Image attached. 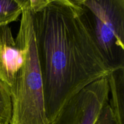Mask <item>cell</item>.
Wrapping results in <instances>:
<instances>
[{"label": "cell", "instance_id": "9", "mask_svg": "<svg viewBox=\"0 0 124 124\" xmlns=\"http://www.w3.org/2000/svg\"><path fill=\"white\" fill-rule=\"evenodd\" d=\"M94 124H119L113 114L108 103L103 108Z\"/></svg>", "mask_w": 124, "mask_h": 124}, {"label": "cell", "instance_id": "10", "mask_svg": "<svg viewBox=\"0 0 124 124\" xmlns=\"http://www.w3.org/2000/svg\"></svg>", "mask_w": 124, "mask_h": 124}, {"label": "cell", "instance_id": "2", "mask_svg": "<svg viewBox=\"0 0 124 124\" xmlns=\"http://www.w3.org/2000/svg\"><path fill=\"white\" fill-rule=\"evenodd\" d=\"M19 31L15 39L24 61L10 88L12 116L9 124H49L45 111L43 82L36 51L30 0H24Z\"/></svg>", "mask_w": 124, "mask_h": 124}, {"label": "cell", "instance_id": "6", "mask_svg": "<svg viewBox=\"0 0 124 124\" xmlns=\"http://www.w3.org/2000/svg\"><path fill=\"white\" fill-rule=\"evenodd\" d=\"M108 104L119 124H124V67L113 70L108 76Z\"/></svg>", "mask_w": 124, "mask_h": 124}, {"label": "cell", "instance_id": "3", "mask_svg": "<svg viewBox=\"0 0 124 124\" xmlns=\"http://www.w3.org/2000/svg\"><path fill=\"white\" fill-rule=\"evenodd\" d=\"M98 48L113 71L124 67V0H81Z\"/></svg>", "mask_w": 124, "mask_h": 124}, {"label": "cell", "instance_id": "5", "mask_svg": "<svg viewBox=\"0 0 124 124\" xmlns=\"http://www.w3.org/2000/svg\"><path fill=\"white\" fill-rule=\"evenodd\" d=\"M23 61V52L13 37L9 25L0 27V79L10 88Z\"/></svg>", "mask_w": 124, "mask_h": 124}, {"label": "cell", "instance_id": "8", "mask_svg": "<svg viewBox=\"0 0 124 124\" xmlns=\"http://www.w3.org/2000/svg\"><path fill=\"white\" fill-rule=\"evenodd\" d=\"M12 116L10 88L0 79V124H9Z\"/></svg>", "mask_w": 124, "mask_h": 124}, {"label": "cell", "instance_id": "1", "mask_svg": "<svg viewBox=\"0 0 124 124\" xmlns=\"http://www.w3.org/2000/svg\"><path fill=\"white\" fill-rule=\"evenodd\" d=\"M30 4L45 111L52 124L74 95L113 70L92 36L81 0H30Z\"/></svg>", "mask_w": 124, "mask_h": 124}, {"label": "cell", "instance_id": "4", "mask_svg": "<svg viewBox=\"0 0 124 124\" xmlns=\"http://www.w3.org/2000/svg\"><path fill=\"white\" fill-rule=\"evenodd\" d=\"M109 97L107 77L97 80L74 95L52 124H94Z\"/></svg>", "mask_w": 124, "mask_h": 124}, {"label": "cell", "instance_id": "7", "mask_svg": "<svg viewBox=\"0 0 124 124\" xmlns=\"http://www.w3.org/2000/svg\"><path fill=\"white\" fill-rule=\"evenodd\" d=\"M24 0H0V27L16 21L23 12Z\"/></svg>", "mask_w": 124, "mask_h": 124}]
</instances>
